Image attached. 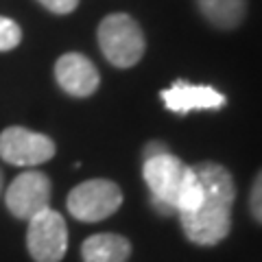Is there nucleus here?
<instances>
[{"label":"nucleus","instance_id":"1","mask_svg":"<svg viewBox=\"0 0 262 262\" xmlns=\"http://www.w3.org/2000/svg\"><path fill=\"white\" fill-rule=\"evenodd\" d=\"M192 168L203 186V201L190 214H179L184 234L194 245H216L232 229L234 179L229 170L216 162H201Z\"/></svg>","mask_w":262,"mask_h":262},{"label":"nucleus","instance_id":"2","mask_svg":"<svg viewBox=\"0 0 262 262\" xmlns=\"http://www.w3.org/2000/svg\"><path fill=\"white\" fill-rule=\"evenodd\" d=\"M98 46L112 66L131 68L144 55V33L131 15L112 13L98 27Z\"/></svg>","mask_w":262,"mask_h":262},{"label":"nucleus","instance_id":"3","mask_svg":"<svg viewBox=\"0 0 262 262\" xmlns=\"http://www.w3.org/2000/svg\"><path fill=\"white\" fill-rule=\"evenodd\" d=\"M184 173H186V164L168 151L144 158L142 175L151 190V203L160 214L168 216L177 212V194Z\"/></svg>","mask_w":262,"mask_h":262},{"label":"nucleus","instance_id":"4","mask_svg":"<svg viewBox=\"0 0 262 262\" xmlns=\"http://www.w3.org/2000/svg\"><path fill=\"white\" fill-rule=\"evenodd\" d=\"M122 192L110 179H88L68 194V212L83 223H98L120 208Z\"/></svg>","mask_w":262,"mask_h":262},{"label":"nucleus","instance_id":"5","mask_svg":"<svg viewBox=\"0 0 262 262\" xmlns=\"http://www.w3.org/2000/svg\"><path fill=\"white\" fill-rule=\"evenodd\" d=\"M27 247L35 262H59L68 249V227L59 212L51 208L29 219Z\"/></svg>","mask_w":262,"mask_h":262},{"label":"nucleus","instance_id":"6","mask_svg":"<svg viewBox=\"0 0 262 262\" xmlns=\"http://www.w3.org/2000/svg\"><path fill=\"white\" fill-rule=\"evenodd\" d=\"M55 155V142L44 134L9 127L0 134V158L13 166H39Z\"/></svg>","mask_w":262,"mask_h":262},{"label":"nucleus","instance_id":"7","mask_svg":"<svg viewBox=\"0 0 262 262\" xmlns=\"http://www.w3.org/2000/svg\"><path fill=\"white\" fill-rule=\"evenodd\" d=\"M51 201V179L39 170H27L11 182L5 192V203L15 219L29 221L42 210L48 208Z\"/></svg>","mask_w":262,"mask_h":262},{"label":"nucleus","instance_id":"8","mask_svg":"<svg viewBox=\"0 0 262 262\" xmlns=\"http://www.w3.org/2000/svg\"><path fill=\"white\" fill-rule=\"evenodd\" d=\"M55 79L63 92L77 98L92 96L98 90V83H101L96 66L81 53L61 55L55 63Z\"/></svg>","mask_w":262,"mask_h":262},{"label":"nucleus","instance_id":"9","mask_svg":"<svg viewBox=\"0 0 262 262\" xmlns=\"http://www.w3.org/2000/svg\"><path fill=\"white\" fill-rule=\"evenodd\" d=\"M162 101L173 114H190L194 110H221L225 96L210 85H194L188 81H175L170 88L162 90Z\"/></svg>","mask_w":262,"mask_h":262},{"label":"nucleus","instance_id":"10","mask_svg":"<svg viewBox=\"0 0 262 262\" xmlns=\"http://www.w3.org/2000/svg\"><path fill=\"white\" fill-rule=\"evenodd\" d=\"M131 245L118 234H94L81 247L83 262H127Z\"/></svg>","mask_w":262,"mask_h":262},{"label":"nucleus","instance_id":"11","mask_svg":"<svg viewBox=\"0 0 262 262\" xmlns=\"http://www.w3.org/2000/svg\"><path fill=\"white\" fill-rule=\"evenodd\" d=\"M196 5L219 29H236L247 13V0H196Z\"/></svg>","mask_w":262,"mask_h":262},{"label":"nucleus","instance_id":"12","mask_svg":"<svg viewBox=\"0 0 262 262\" xmlns=\"http://www.w3.org/2000/svg\"><path fill=\"white\" fill-rule=\"evenodd\" d=\"M203 201V186L199 182V175L194 173L192 166H186V173L179 186L177 194V214H190Z\"/></svg>","mask_w":262,"mask_h":262},{"label":"nucleus","instance_id":"13","mask_svg":"<svg viewBox=\"0 0 262 262\" xmlns=\"http://www.w3.org/2000/svg\"><path fill=\"white\" fill-rule=\"evenodd\" d=\"M20 42H22V31L18 27V22L0 15V53L13 51Z\"/></svg>","mask_w":262,"mask_h":262},{"label":"nucleus","instance_id":"14","mask_svg":"<svg viewBox=\"0 0 262 262\" xmlns=\"http://www.w3.org/2000/svg\"><path fill=\"white\" fill-rule=\"evenodd\" d=\"M249 206H251V214L253 219L262 223V170L258 173L256 182H253V188H251V196H249Z\"/></svg>","mask_w":262,"mask_h":262},{"label":"nucleus","instance_id":"15","mask_svg":"<svg viewBox=\"0 0 262 262\" xmlns=\"http://www.w3.org/2000/svg\"><path fill=\"white\" fill-rule=\"evenodd\" d=\"M39 5L46 7L51 13L57 15H66V13H72L79 7V0H39Z\"/></svg>","mask_w":262,"mask_h":262},{"label":"nucleus","instance_id":"16","mask_svg":"<svg viewBox=\"0 0 262 262\" xmlns=\"http://www.w3.org/2000/svg\"><path fill=\"white\" fill-rule=\"evenodd\" d=\"M0 192H3V173H0Z\"/></svg>","mask_w":262,"mask_h":262}]
</instances>
